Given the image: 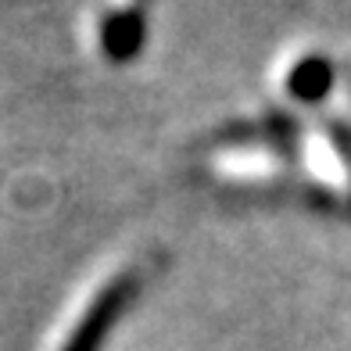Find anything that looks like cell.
<instances>
[{
    "label": "cell",
    "instance_id": "cell-1",
    "mask_svg": "<svg viewBox=\"0 0 351 351\" xmlns=\"http://www.w3.org/2000/svg\"><path fill=\"white\" fill-rule=\"evenodd\" d=\"M136 294V276H122L97 294V301L90 305V312L83 315V323L75 326L72 341L65 351H97L108 337V330L115 326V319L130 308V301Z\"/></svg>",
    "mask_w": 351,
    "mask_h": 351
},
{
    "label": "cell",
    "instance_id": "cell-2",
    "mask_svg": "<svg viewBox=\"0 0 351 351\" xmlns=\"http://www.w3.org/2000/svg\"><path fill=\"white\" fill-rule=\"evenodd\" d=\"M143 43V22L136 11H122V14H108L104 22V51L111 61H125L140 51Z\"/></svg>",
    "mask_w": 351,
    "mask_h": 351
},
{
    "label": "cell",
    "instance_id": "cell-3",
    "mask_svg": "<svg viewBox=\"0 0 351 351\" xmlns=\"http://www.w3.org/2000/svg\"><path fill=\"white\" fill-rule=\"evenodd\" d=\"M333 83V72L323 58H305L301 65L291 72V93L298 101H319Z\"/></svg>",
    "mask_w": 351,
    "mask_h": 351
}]
</instances>
